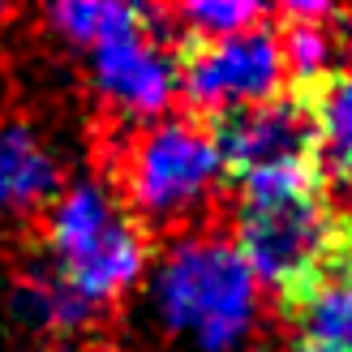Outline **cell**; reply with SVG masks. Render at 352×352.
<instances>
[{
  "label": "cell",
  "instance_id": "10",
  "mask_svg": "<svg viewBox=\"0 0 352 352\" xmlns=\"http://www.w3.org/2000/svg\"><path fill=\"white\" fill-rule=\"evenodd\" d=\"M305 99L318 129V172L322 181H352V65L322 78Z\"/></svg>",
  "mask_w": 352,
  "mask_h": 352
},
{
  "label": "cell",
  "instance_id": "14",
  "mask_svg": "<svg viewBox=\"0 0 352 352\" xmlns=\"http://www.w3.org/2000/svg\"><path fill=\"white\" fill-rule=\"evenodd\" d=\"M5 17H9V9H0V22H5Z\"/></svg>",
  "mask_w": 352,
  "mask_h": 352
},
{
  "label": "cell",
  "instance_id": "16",
  "mask_svg": "<svg viewBox=\"0 0 352 352\" xmlns=\"http://www.w3.org/2000/svg\"><path fill=\"white\" fill-rule=\"evenodd\" d=\"M296 352H305V348H296Z\"/></svg>",
  "mask_w": 352,
  "mask_h": 352
},
{
  "label": "cell",
  "instance_id": "9",
  "mask_svg": "<svg viewBox=\"0 0 352 352\" xmlns=\"http://www.w3.org/2000/svg\"><path fill=\"white\" fill-rule=\"evenodd\" d=\"M60 198V164L22 120L0 125V215L39 219Z\"/></svg>",
  "mask_w": 352,
  "mask_h": 352
},
{
  "label": "cell",
  "instance_id": "11",
  "mask_svg": "<svg viewBox=\"0 0 352 352\" xmlns=\"http://www.w3.org/2000/svg\"><path fill=\"white\" fill-rule=\"evenodd\" d=\"M13 309H17V318H26L30 327L47 331V336H74V331H86L99 318V309L86 305L74 288H65L47 262L26 271L22 288L13 296Z\"/></svg>",
  "mask_w": 352,
  "mask_h": 352
},
{
  "label": "cell",
  "instance_id": "2",
  "mask_svg": "<svg viewBox=\"0 0 352 352\" xmlns=\"http://www.w3.org/2000/svg\"><path fill=\"white\" fill-rule=\"evenodd\" d=\"M155 305L172 336L198 352H241L262 318L258 279L219 228L172 236L155 271Z\"/></svg>",
  "mask_w": 352,
  "mask_h": 352
},
{
  "label": "cell",
  "instance_id": "4",
  "mask_svg": "<svg viewBox=\"0 0 352 352\" xmlns=\"http://www.w3.org/2000/svg\"><path fill=\"white\" fill-rule=\"evenodd\" d=\"M340 215L327 198L322 172H305L241 189L228 241L258 284H271L279 296L314 267Z\"/></svg>",
  "mask_w": 352,
  "mask_h": 352
},
{
  "label": "cell",
  "instance_id": "5",
  "mask_svg": "<svg viewBox=\"0 0 352 352\" xmlns=\"http://www.w3.org/2000/svg\"><path fill=\"white\" fill-rule=\"evenodd\" d=\"M206 133L215 142L223 176L241 189L318 172V129L305 99L292 91L210 116Z\"/></svg>",
  "mask_w": 352,
  "mask_h": 352
},
{
  "label": "cell",
  "instance_id": "12",
  "mask_svg": "<svg viewBox=\"0 0 352 352\" xmlns=\"http://www.w3.org/2000/svg\"><path fill=\"white\" fill-rule=\"evenodd\" d=\"M172 22H176V34L189 43H215V39H228V34H241L258 22H267V9L262 5H245V0H202V5H181L172 9Z\"/></svg>",
  "mask_w": 352,
  "mask_h": 352
},
{
  "label": "cell",
  "instance_id": "15",
  "mask_svg": "<svg viewBox=\"0 0 352 352\" xmlns=\"http://www.w3.org/2000/svg\"><path fill=\"white\" fill-rule=\"evenodd\" d=\"M69 352H91V348H69Z\"/></svg>",
  "mask_w": 352,
  "mask_h": 352
},
{
  "label": "cell",
  "instance_id": "13",
  "mask_svg": "<svg viewBox=\"0 0 352 352\" xmlns=\"http://www.w3.org/2000/svg\"><path fill=\"white\" fill-rule=\"evenodd\" d=\"M138 17H142V9H129V5H56V9H47V22L56 26V34H65L69 43H82V47H95L108 34L129 30Z\"/></svg>",
  "mask_w": 352,
  "mask_h": 352
},
{
  "label": "cell",
  "instance_id": "3",
  "mask_svg": "<svg viewBox=\"0 0 352 352\" xmlns=\"http://www.w3.org/2000/svg\"><path fill=\"white\" fill-rule=\"evenodd\" d=\"M43 241L56 279L95 309L120 301L151 262L146 228L116 202L108 181L69 185L43 210Z\"/></svg>",
  "mask_w": 352,
  "mask_h": 352
},
{
  "label": "cell",
  "instance_id": "7",
  "mask_svg": "<svg viewBox=\"0 0 352 352\" xmlns=\"http://www.w3.org/2000/svg\"><path fill=\"white\" fill-rule=\"evenodd\" d=\"M176 47H181L176 22L160 9H142L129 30L95 43L91 74L103 103H112L125 120L164 116L176 95Z\"/></svg>",
  "mask_w": 352,
  "mask_h": 352
},
{
  "label": "cell",
  "instance_id": "8",
  "mask_svg": "<svg viewBox=\"0 0 352 352\" xmlns=\"http://www.w3.org/2000/svg\"><path fill=\"white\" fill-rule=\"evenodd\" d=\"M279 314L305 352H352V219L340 215L336 232L314 267L279 292Z\"/></svg>",
  "mask_w": 352,
  "mask_h": 352
},
{
  "label": "cell",
  "instance_id": "1",
  "mask_svg": "<svg viewBox=\"0 0 352 352\" xmlns=\"http://www.w3.org/2000/svg\"><path fill=\"white\" fill-rule=\"evenodd\" d=\"M219 185H223V168L215 142H210L206 125L193 116L138 125L120 142L108 181L116 202L146 228V236L198 232Z\"/></svg>",
  "mask_w": 352,
  "mask_h": 352
},
{
  "label": "cell",
  "instance_id": "6",
  "mask_svg": "<svg viewBox=\"0 0 352 352\" xmlns=\"http://www.w3.org/2000/svg\"><path fill=\"white\" fill-rule=\"evenodd\" d=\"M176 91L185 95L189 112H202L206 120L288 91L275 26L258 22L215 43L181 39V47H176Z\"/></svg>",
  "mask_w": 352,
  "mask_h": 352
}]
</instances>
